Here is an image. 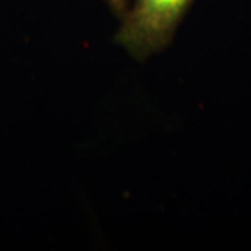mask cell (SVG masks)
<instances>
[{"instance_id": "7a4b0ae2", "label": "cell", "mask_w": 251, "mask_h": 251, "mask_svg": "<svg viewBox=\"0 0 251 251\" xmlns=\"http://www.w3.org/2000/svg\"><path fill=\"white\" fill-rule=\"evenodd\" d=\"M109 4V7L112 9V11L116 14L117 17L120 18L125 14L126 7L128 4V0H105Z\"/></svg>"}, {"instance_id": "6da1fadb", "label": "cell", "mask_w": 251, "mask_h": 251, "mask_svg": "<svg viewBox=\"0 0 251 251\" xmlns=\"http://www.w3.org/2000/svg\"><path fill=\"white\" fill-rule=\"evenodd\" d=\"M194 0H128L116 31V45L138 62L171 45Z\"/></svg>"}]
</instances>
